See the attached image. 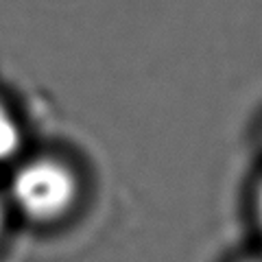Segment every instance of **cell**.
<instances>
[{
	"label": "cell",
	"mask_w": 262,
	"mask_h": 262,
	"mask_svg": "<svg viewBox=\"0 0 262 262\" xmlns=\"http://www.w3.org/2000/svg\"><path fill=\"white\" fill-rule=\"evenodd\" d=\"M75 177L53 160H37L18 170L13 177V199L31 219L51 221L70 208L75 199Z\"/></svg>",
	"instance_id": "1"
},
{
	"label": "cell",
	"mask_w": 262,
	"mask_h": 262,
	"mask_svg": "<svg viewBox=\"0 0 262 262\" xmlns=\"http://www.w3.org/2000/svg\"><path fill=\"white\" fill-rule=\"evenodd\" d=\"M20 144V131L9 112L0 105V162L9 160L18 151Z\"/></svg>",
	"instance_id": "2"
},
{
	"label": "cell",
	"mask_w": 262,
	"mask_h": 262,
	"mask_svg": "<svg viewBox=\"0 0 262 262\" xmlns=\"http://www.w3.org/2000/svg\"><path fill=\"white\" fill-rule=\"evenodd\" d=\"M258 216H260V225H262V188H260V194H258Z\"/></svg>",
	"instance_id": "3"
},
{
	"label": "cell",
	"mask_w": 262,
	"mask_h": 262,
	"mask_svg": "<svg viewBox=\"0 0 262 262\" xmlns=\"http://www.w3.org/2000/svg\"><path fill=\"white\" fill-rule=\"evenodd\" d=\"M0 227H3V208H0Z\"/></svg>",
	"instance_id": "4"
}]
</instances>
